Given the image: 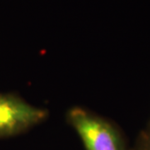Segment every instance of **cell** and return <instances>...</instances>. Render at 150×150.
<instances>
[{"instance_id":"obj_3","label":"cell","mask_w":150,"mask_h":150,"mask_svg":"<svg viewBox=\"0 0 150 150\" xmlns=\"http://www.w3.org/2000/svg\"><path fill=\"white\" fill-rule=\"evenodd\" d=\"M131 150H150V128L146 127L140 131Z\"/></svg>"},{"instance_id":"obj_4","label":"cell","mask_w":150,"mask_h":150,"mask_svg":"<svg viewBox=\"0 0 150 150\" xmlns=\"http://www.w3.org/2000/svg\"><path fill=\"white\" fill-rule=\"evenodd\" d=\"M147 127H148V128H150V120L149 122V123H148V125H147Z\"/></svg>"},{"instance_id":"obj_1","label":"cell","mask_w":150,"mask_h":150,"mask_svg":"<svg viewBox=\"0 0 150 150\" xmlns=\"http://www.w3.org/2000/svg\"><path fill=\"white\" fill-rule=\"evenodd\" d=\"M65 119L85 150H131L123 129L114 121L93 110L74 106L66 112Z\"/></svg>"},{"instance_id":"obj_2","label":"cell","mask_w":150,"mask_h":150,"mask_svg":"<svg viewBox=\"0 0 150 150\" xmlns=\"http://www.w3.org/2000/svg\"><path fill=\"white\" fill-rule=\"evenodd\" d=\"M49 112L16 93H0V139L25 134L45 122Z\"/></svg>"}]
</instances>
